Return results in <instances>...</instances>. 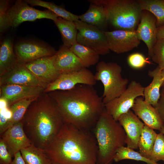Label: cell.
Segmentation results:
<instances>
[{
    "label": "cell",
    "instance_id": "1",
    "mask_svg": "<svg viewBox=\"0 0 164 164\" xmlns=\"http://www.w3.org/2000/svg\"><path fill=\"white\" fill-rule=\"evenodd\" d=\"M47 93L64 121L79 128H94L105 108L102 97L93 86L79 84L69 90Z\"/></svg>",
    "mask_w": 164,
    "mask_h": 164
},
{
    "label": "cell",
    "instance_id": "2",
    "mask_svg": "<svg viewBox=\"0 0 164 164\" xmlns=\"http://www.w3.org/2000/svg\"><path fill=\"white\" fill-rule=\"evenodd\" d=\"M53 163L97 164L98 146L90 130L64 122L44 149Z\"/></svg>",
    "mask_w": 164,
    "mask_h": 164
},
{
    "label": "cell",
    "instance_id": "3",
    "mask_svg": "<svg viewBox=\"0 0 164 164\" xmlns=\"http://www.w3.org/2000/svg\"><path fill=\"white\" fill-rule=\"evenodd\" d=\"M22 120L24 131L32 144L44 149L65 122L54 102L44 92L31 103Z\"/></svg>",
    "mask_w": 164,
    "mask_h": 164
},
{
    "label": "cell",
    "instance_id": "4",
    "mask_svg": "<svg viewBox=\"0 0 164 164\" xmlns=\"http://www.w3.org/2000/svg\"><path fill=\"white\" fill-rule=\"evenodd\" d=\"M93 128L98 146L97 164H111L118 149L125 144V132L105 108Z\"/></svg>",
    "mask_w": 164,
    "mask_h": 164
},
{
    "label": "cell",
    "instance_id": "5",
    "mask_svg": "<svg viewBox=\"0 0 164 164\" xmlns=\"http://www.w3.org/2000/svg\"><path fill=\"white\" fill-rule=\"evenodd\" d=\"M96 0L104 6L108 23L116 30H136L142 11L137 0Z\"/></svg>",
    "mask_w": 164,
    "mask_h": 164
},
{
    "label": "cell",
    "instance_id": "6",
    "mask_svg": "<svg viewBox=\"0 0 164 164\" xmlns=\"http://www.w3.org/2000/svg\"><path fill=\"white\" fill-rule=\"evenodd\" d=\"M122 71L121 67L115 62L102 61L97 63L94 78L103 85L102 97L104 104L118 97L126 89L129 80L122 77Z\"/></svg>",
    "mask_w": 164,
    "mask_h": 164
},
{
    "label": "cell",
    "instance_id": "7",
    "mask_svg": "<svg viewBox=\"0 0 164 164\" xmlns=\"http://www.w3.org/2000/svg\"><path fill=\"white\" fill-rule=\"evenodd\" d=\"M58 16L48 10H39L30 6L25 0H17L8 9L7 19L9 27L15 28L25 21L47 19L56 20Z\"/></svg>",
    "mask_w": 164,
    "mask_h": 164
},
{
    "label": "cell",
    "instance_id": "8",
    "mask_svg": "<svg viewBox=\"0 0 164 164\" xmlns=\"http://www.w3.org/2000/svg\"><path fill=\"white\" fill-rule=\"evenodd\" d=\"M74 22L78 31L77 43L92 49L99 55H105L109 53L105 31L79 20Z\"/></svg>",
    "mask_w": 164,
    "mask_h": 164
},
{
    "label": "cell",
    "instance_id": "9",
    "mask_svg": "<svg viewBox=\"0 0 164 164\" xmlns=\"http://www.w3.org/2000/svg\"><path fill=\"white\" fill-rule=\"evenodd\" d=\"M144 89L139 83L132 81L122 94L104 104L105 110L118 121L121 115L132 108L136 98L144 97Z\"/></svg>",
    "mask_w": 164,
    "mask_h": 164
},
{
    "label": "cell",
    "instance_id": "10",
    "mask_svg": "<svg viewBox=\"0 0 164 164\" xmlns=\"http://www.w3.org/2000/svg\"><path fill=\"white\" fill-rule=\"evenodd\" d=\"M96 81L94 74L87 68L60 74L54 81L47 85L44 92L56 91H66L72 89L79 84L94 86Z\"/></svg>",
    "mask_w": 164,
    "mask_h": 164
},
{
    "label": "cell",
    "instance_id": "11",
    "mask_svg": "<svg viewBox=\"0 0 164 164\" xmlns=\"http://www.w3.org/2000/svg\"><path fill=\"white\" fill-rule=\"evenodd\" d=\"M14 48L19 61L22 63L43 57L52 56L57 52L49 45L33 40L19 42L15 44Z\"/></svg>",
    "mask_w": 164,
    "mask_h": 164
},
{
    "label": "cell",
    "instance_id": "12",
    "mask_svg": "<svg viewBox=\"0 0 164 164\" xmlns=\"http://www.w3.org/2000/svg\"><path fill=\"white\" fill-rule=\"evenodd\" d=\"M110 50L117 53H126L137 47L140 41L135 31L116 30L104 32Z\"/></svg>",
    "mask_w": 164,
    "mask_h": 164
},
{
    "label": "cell",
    "instance_id": "13",
    "mask_svg": "<svg viewBox=\"0 0 164 164\" xmlns=\"http://www.w3.org/2000/svg\"><path fill=\"white\" fill-rule=\"evenodd\" d=\"M7 84L40 87L45 89L47 86L40 81L24 63L20 62L0 76V86Z\"/></svg>",
    "mask_w": 164,
    "mask_h": 164
},
{
    "label": "cell",
    "instance_id": "14",
    "mask_svg": "<svg viewBox=\"0 0 164 164\" xmlns=\"http://www.w3.org/2000/svg\"><path fill=\"white\" fill-rule=\"evenodd\" d=\"M54 55L43 57L24 64L40 81L47 86L60 74L55 66Z\"/></svg>",
    "mask_w": 164,
    "mask_h": 164
},
{
    "label": "cell",
    "instance_id": "15",
    "mask_svg": "<svg viewBox=\"0 0 164 164\" xmlns=\"http://www.w3.org/2000/svg\"><path fill=\"white\" fill-rule=\"evenodd\" d=\"M156 19L151 13L142 10L140 21L136 30L138 38L146 45L149 55L152 56L154 47L157 39Z\"/></svg>",
    "mask_w": 164,
    "mask_h": 164
},
{
    "label": "cell",
    "instance_id": "16",
    "mask_svg": "<svg viewBox=\"0 0 164 164\" xmlns=\"http://www.w3.org/2000/svg\"><path fill=\"white\" fill-rule=\"evenodd\" d=\"M118 121L125 132L127 147L137 149L138 142L144 124L131 109L121 115Z\"/></svg>",
    "mask_w": 164,
    "mask_h": 164
},
{
    "label": "cell",
    "instance_id": "17",
    "mask_svg": "<svg viewBox=\"0 0 164 164\" xmlns=\"http://www.w3.org/2000/svg\"><path fill=\"white\" fill-rule=\"evenodd\" d=\"M0 135L12 157L32 144L24 131L22 120L12 125Z\"/></svg>",
    "mask_w": 164,
    "mask_h": 164
},
{
    "label": "cell",
    "instance_id": "18",
    "mask_svg": "<svg viewBox=\"0 0 164 164\" xmlns=\"http://www.w3.org/2000/svg\"><path fill=\"white\" fill-rule=\"evenodd\" d=\"M0 97L5 99L9 107L20 100L36 97L43 92L45 88L17 84H7L0 86Z\"/></svg>",
    "mask_w": 164,
    "mask_h": 164
},
{
    "label": "cell",
    "instance_id": "19",
    "mask_svg": "<svg viewBox=\"0 0 164 164\" xmlns=\"http://www.w3.org/2000/svg\"><path fill=\"white\" fill-rule=\"evenodd\" d=\"M131 109L145 125L152 129L159 131L164 125L155 108L146 102L142 97L136 98Z\"/></svg>",
    "mask_w": 164,
    "mask_h": 164
},
{
    "label": "cell",
    "instance_id": "20",
    "mask_svg": "<svg viewBox=\"0 0 164 164\" xmlns=\"http://www.w3.org/2000/svg\"><path fill=\"white\" fill-rule=\"evenodd\" d=\"M54 56L55 67L60 74L84 67L80 60L70 48L63 45L60 48Z\"/></svg>",
    "mask_w": 164,
    "mask_h": 164
},
{
    "label": "cell",
    "instance_id": "21",
    "mask_svg": "<svg viewBox=\"0 0 164 164\" xmlns=\"http://www.w3.org/2000/svg\"><path fill=\"white\" fill-rule=\"evenodd\" d=\"M88 1L90 4L88 9L85 13L79 15V20L104 31L108 23L104 7L96 0Z\"/></svg>",
    "mask_w": 164,
    "mask_h": 164
},
{
    "label": "cell",
    "instance_id": "22",
    "mask_svg": "<svg viewBox=\"0 0 164 164\" xmlns=\"http://www.w3.org/2000/svg\"><path fill=\"white\" fill-rule=\"evenodd\" d=\"M148 74L152 80L149 85L144 87L143 97L146 102L155 108L160 97V89L164 82V77L158 67L152 70H149Z\"/></svg>",
    "mask_w": 164,
    "mask_h": 164
},
{
    "label": "cell",
    "instance_id": "23",
    "mask_svg": "<svg viewBox=\"0 0 164 164\" xmlns=\"http://www.w3.org/2000/svg\"><path fill=\"white\" fill-rule=\"evenodd\" d=\"M20 62L15 52L13 42L9 37L2 42L0 47V76L9 71Z\"/></svg>",
    "mask_w": 164,
    "mask_h": 164
},
{
    "label": "cell",
    "instance_id": "24",
    "mask_svg": "<svg viewBox=\"0 0 164 164\" xmlns=\"http://www.w3.org/2000/svg\"><path fill=\"white\" fill-rule=\"evenodd\" d=\"M54 22L61 34L63 45L70 48L76 42L78 31L74 22L59 17Z\"/></svg>",
    "mask_w": 164,
    "mask_h": 164
},
{
    "label": "cell",
    "instance_id": "25",
    "mask_svg": "<svg viewBox=\"0 0 164 164\" xmlns=\"http://www.w3.org/2000/svg\"><path fill=\"white\" fill-rule=\"evenodd\" d=\"M26 164H52L44 149L33 144L20 151Z\"/></svg>",
    "mask_w": 164,
    "mask_h": 164
},
{
    "label": "cell",
    "instance_id": "26",
    "mask_svg": "<svg viewBox=\"0 0 164 164\" xmlns=\"http://www.w3.org/2000/svg\"><path fill=\"white\" fill-rule=\"evenodd\" d=\"M70 49L80 60L84 67H88L98 63L99 54L92 49L77 42Z\"/></svg>",
    "mask_w": 164,
    "mask_h": 164
},
{
    "label": "cell",
    "instance_id": "27",
    "mask_svg": "<svg viewBox=\"0 0 164 164\" xmlns=\"http://www.w3.org/2000/svg\"><path fill=\"white\" fill-rule=\"evenodd\" d=\"M157 134L145 125L139 138L138 147L139 152L144 157L149 159L152 151Z\"/></svg>",
    "mask_w": 164,
    "mask_h": 164
},
{
    "label": "cell",
    "instance_id": "28",
    "mask_svg": "<svg viewBox=\"0 0 164 164\" xmlns=\"http://www.w3.org/2000/svg\"><path fill=\"white\" fill-rule=\"evenodd\" d=\"M137 1L142 10L148 11L155 17L157 28L164 25V0Z\"/></svg>",
    "mask_w": 164,
    "mask_h": 164
},
{
    "label": "cell",
    "instance_id": "29",
    "mask_svg": "<svg viewBox=\"0 0 164 164\" xmlns=\"http://www.w3.org/2000/svg\"><path fill=\"white\" fill-rule=\"evenodd\" d=\"M31 6H38L46 8L57 15L65 19L73 22L79 20V15L72 13L67 10L62 6L52 2L41 0H25Z\"/></svg>",
    "mask_w": 164,
    "mask_h": 164
},
{
    "label": "cell",
    "instance_id": "30",
    "mask_svg": "<svg viewBox=\"0 0 164 164\" xmlns=\"http://www.w3.org/2000/svg\"><path fill=\"white\" fill-rule=\"evenodd\" d=\"M37 97L20 100L9 106L12 113L10 127L22 120L29 106Z\"/></svg>",
    "mask_w": 164,
    "mask_h": 164
},
{
    "label": "cell",
    "instance_id": "31",
    "mask_svg": "<svg viewBox=\"0 0 164 164\" xmlns=\"http://www.w3.org/2000/svg\"><path fill=\"white\" fill-rule=\"evenodd\" d=\"M125 159L142 161L145 162L147 164H159L143 156L139 152L135 151L133 149L122 146L117 150L114 157V160L117 162Z\"/></svg>",
    "mask_w": 164,
    "mask_h": 164
},
{
    "label": "cell",
    "instance_id": "32",
    "mask_svg": "<svg viewBox=\"0 0 164 164\" xmlns=\"http://www.w3.org/2000/svg\"><path fill=\"white\" fill-rule=\"evenodd\" d=\"M149 159L155 163L161 160L164 162V135L161 132L157 134Z\"/></svg>",
    "mask_w": 164,
    "mask_h": 164
},
{
    "label": "cell",
    "instance_id": "33",
    "mask_svg": "<svg viewBox=\"0 0 164 164\" xmlns=\"http://www.w3.org/2000/svg\"><path fill=\"white\" fill-rule=\"evenodd\" d=\"M151 57L160 70L164 69V39H157Z\"/></svg>",
    "mask_w": 164,
    "mask_h": 164
},
{
    "label": "cell",
    "instance_id": "34",
    "mask_svg": "<svg viewBox=\"0 0 164 164\" xmlns=\"http://www.w3.org/2000/svg\"><path fill=\"white\" fill-rule=\"evenodd\" d=\"M127 61L132 68L136 69L142 68L147 64L151 63L143 55L139 53L130 54L128 57Z\"/></svg>",
    "mask_w": 164,
    "mask_h": 164
},
{
    "label": "cell",
    "instance_id": "35",
    "mask_svg": "<svg viewBox=\"0 0 164 164\" xmlns=\"http://www.w3.org/2000/svg\"><path fill=\"white\" fill-rule=\"evenodd\" d=\"M9 0L0 1V31L2 33L9 28L7 19V12L10 7Z\"/></svg>",
    "mask_w": 164,
    "mask_h": 164
},
{
    "label": "cell",
    "instance_id": "36",
    "mask_svg": "<svg viewBox=\"0 0 164 164\" xmlns=\"http://www.w3.org/2000/svg\"><path fill=\"white\" fill-rule=\"evenodd\" d=\"M12 156L8 151L7 147L3 139H0V164H11Z\"/></svg>",
    "mask_w": 164,
    "mask_h": 164
},
{
    "label": "cell",
    "instance_id": "37",
    "mask_svg": "<svg viewBox=\"0 0 164 164\" xmlns=\"http://www.w3.org/2000/svg\"><path fill=\"white\" fill-rule=\"evenodd\" d=\"M163 87L161 91L160 98L155 108L164 125V87Z\"/></svg>",
    "mask_w": 164,
    "mask_h": 164
},
{
    "label": "cell",
    "instance_id": "38",
    "mask_svg": "<svg viewBox=\"0 0 164 164\" xmlns=\"http://www.w3.org/2000/svg\"><path fill=\"white\" fill-rule=\"evenodd\" d=\"M13 157L11 164H26L20 151L15 154Z\"/></svg>",
    "mask_w": 164,
    "mask_h": 164
},
{
    "label": "cell",
    "instance_id": "39",
    "mask_svg": "<svg viewBox=\"0 0 164 164\" xmlns=\"http://www.w3.org/2000/svg\"><path fill=\"white\" fill-rule=\"evenodd\" d=\"M157 39H164V25L157 28Z\"/></svg>",
    "mask_w": 164,
    "mask_h": 164
},
{
    "label": "cell",
    "instance_id": "40",
    "mask_svg": "<svg viewBox=\"0 0 164 164\" xmlns=\"http://www.w3.org/2000/svg\"><path fill=\"white\" fill-rule=\"evenodd\" d=\"M159 131L164 135V125L162 126Z\"/></svg>",
    "mask_w": 164,
    "mask_h": 164
},
{
    "label": "cell",
    "instance_id": "41",
    "mask_svg": "<svg viewBox=\"0 0 164 164\" xmlns=\"http://www.w3.org/2000/svg\"><path fill=\"white\" fill-rule=\"evenodd\" d=\"M160 73L164 77V69L162 70H160ZM164 86V82L162 85V87Z\"/></svg>",
    "mask_w": 164,
    "mask_h": 164
},
{
    "label": "cell",
    "instance_id": "42",
    "mask_svg": "<svg viewBox=\"0 0 164 164\" xmlns=\"http://www.w3.org/2000/svg\"><path fill=\"white\" fill-rule=\"evenodd\" d=\"M52 164H58L53 163Z\"/></svg>",
    "mask_w": 164,
    "mask_h": 164
},
{
    "label": "cell",
    "instance_id": "43",
    "mask_svg": "<svg viewBox=\"0 0 164 164\" xmlns=\"http://www.w3.org/2000/svg\"><path fill=\"white\" fill-rule=\"evenodd\" d=\"M163 87H164V86H163Z\"/></svg>",
    "mask_w": 164,
    "mask_h": 164
}]
</instances>
